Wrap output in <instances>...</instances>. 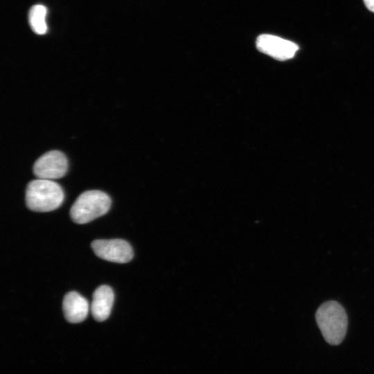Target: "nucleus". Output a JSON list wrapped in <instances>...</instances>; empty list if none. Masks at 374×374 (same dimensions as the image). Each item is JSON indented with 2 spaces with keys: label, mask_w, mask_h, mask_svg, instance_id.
Masks as SVG:
<instances>
[{
  "label": "nucleus",
  "mask_w": 374,
  "mask_h": 374,
  "mask_svg": "<svg viewBox=\"0 0 374 374\" xmlns=\"http://www.w3.org/2000/svg\"><path fill=\"white\" fill-rule=\"evenodd\" d=\"M366 7L371 12H374V0H363Z\"/></svg>",
  "instance_id": "nucleus-10"
},
{
  "label": "nucleus",
  "mask_w": 374,
  "mask_h": 374,
  "mask_svg": "<svg viewBox=\"0 0 374 374\" xmlns=\"http://www.w3.org/2000/svg\"><path fill=\"white\" fill-rule=\"evenodd\" d=\"M321 334L330 345H339L344 340L348 328V318L344 308L335 301L321 304L315 314Z\"/></svg>",
  "instance_id": "nucleus-1"
},
{
  "label": "nucleus",
  "mask_w": 374,
  "mask_h": 374,
  "mask_svg": "<svg viewBox=\"0 0 374 374\" xmlns=\"http://www.w3.org/2000/svg\"><path fill=\"white\" fill-rule=\"evenodd\" d=\"M61 186L56 182L45 179L30 181L26 187L25 200L31 211L48 212L57 208L64 200Z\"/></svg>",
  "instance_id": "nucleus-2"
},
{
  "label": "nucleus",
  "mask_w": 374,
  "mask_h": 374,
  "mask_svg": "<svg viewBox=\"0 0 374 374\" xmlns=\"http://www.w3.org/2000/svg\"><path fill=\"white\" fill-rule=\"evenodd\" d=\"M62 310L65 319L69 323H80L87 317L89 303L79 293L69 292L64 296Z\"/></svg>",
  "instance_id": "nucleus-7"
},
{
  "label": "nucleus",
  "mask_w": 374,
  "mask_h": 374,
  "mask_svg": "<svg viewBox=\"0 0 374 374\" xmlns=\"http://www.w3.org/2000/svg\"><path fill=\"white\" fill-rule=\"evenodd\" d=\"M111 202L109 196L101 190L84 191L73 204L70 209L71 218L77 224L88 223L107 213Z\"/></svg>",
  "instance_id": "nucleus-3"
},
{
  "label": "nucleus",
  "mask_w": 374,
  "mask_h": 374,
  "mask_svg": "<svg viewBox=\"0 0 374 374\" xmlns=\"http://www.w3.org/2000/svg\"><path fill=\"white\" fill-rule=\"evenodd\" d=\"M46 12V8L40 4L34 5L29 10V24L33 31L36 34L43 35L47 31V26L45 21Z\"/></svg>",
  "instance_id": "nucleus-9"
},
{
  "label": "nucleus",
  "mask_w": 374,
  "mask_h": 374,
  "mask_svg": "<svg viewBox=\"0 0 374 374\" xmlns=\"http://www.w3.org/2000/svg\"><path fill=\"white\" fill-rule=\"evenodd\" d=\"M256 46L260 52L280 61L294 57L299 50L295 43L269 34L259 35L256 41Z\"/></svg>",
  "instance_id": "nucleus-6"
},
{
  "label": "nucleus",
  "mask_w": 374,
  "mask_h": 374,
  "mask_svg": "<svg viewBox=\"0 0 374 374\" xmlns=\"http://www.w3.org/2000/svg\"><path fill=\"white\" fill-rule=\"evenodd\" d=\"M91 247L98 257L107 261L126 263L133 258L131 245L122 239L96 240Z\"/></svg>",
  "instance_id": "nucleus-5"
},
{
  "label": "nucleus",
  "mask_w": 374,
  "mask_h": 374,
  "mask_svg": "<svg viewBox=\"0 0 374 374\" xmlns=\"http://www.w3.org/2000/svg\"><path fill=\"white\" fill-rule=\"evenodd\" d=\"M114 299V292L109 286L103 285L96 289L93 294L91 311L96 321H103L108 318Z\"/></svg>",
  "instance_id": "nucleus-8"
},
{
  "label": "nucleus",
  "mask_w": 374,
  "mask_h": 374,
  "mask_svg": "<svg viewBox=\"0 0 374 374\" xmlns=\"http://www.w3.org/2000/svg\"><path fill=\"white\" fill-rule=\"evenodd\" d=\"M68 161L60 151L51 150L41 155L33 165V173L39 179H55L66 172Z\"/></svg>",
  "instance_id": "nucleus-4"
}]
</instances>
